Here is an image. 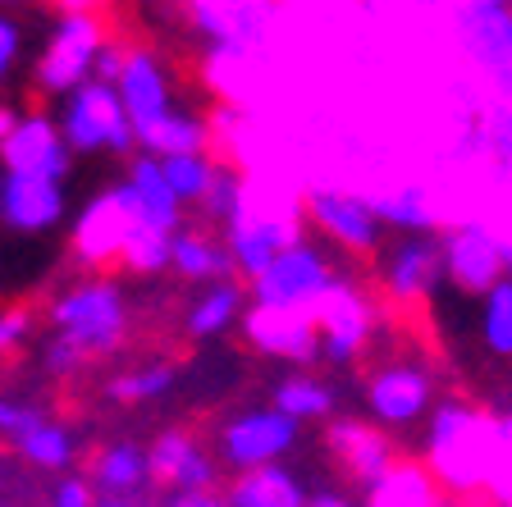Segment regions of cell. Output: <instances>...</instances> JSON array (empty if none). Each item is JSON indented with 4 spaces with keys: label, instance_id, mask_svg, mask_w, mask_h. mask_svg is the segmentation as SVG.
I'll use <instances>...</instances> for the list:
<instances>
[{
    "label": "cell",
    "instance_id": "8",
    "mask_svg": "<svg viewBox=\"0 0 512 507\" xmlns=\"http://www.w3.org/2000/svg\"><path fill=\"white\" fill-rule=\"evenodd\" d=\"M439 279H448V247L444 238H430V233L403 238L384 261V293L394 302H421L439 288Z\"/></svg>",
    "mask_w": 512,
    "mask_h": 507
},
{
    "label": "cell",
    "instance_id": "24",
    "mask_svg": "<svg viewBox=\"0 0 512 507\" xmlns=\"http://www.w3.org/2000/svg\"><path fill=\"white\" fill-rule=\"evenodd\" d=\"M138 142H142V147H147L156 160H170V156H202L206 128L197 124V119H188V115H170V119H160L156 128H147Z\"/></svg>",
    "mask_w": 512,
    "mask_h": 507
},
{
    "label": "cell",
    "instance_id": "14",
    "mask_svg": "<svg viewBox=\"0 0 512 507\" xmlns=\"http://www.w3.org/2000/svg\"><path fill=\"white\" fill-rule=\"evenodd\" d=\"M64 215V192L60 183L37 179V174H5L0 179V220L14 224L23 233H42L60 224Z\"/></svg>",
    "mask_w": 512,
    "mask_h": 507
},
{
    "label": "cell",
    "instance_id": "10",
    "mask_svg": "<svg viewBox=\"0 0 512 507\" xmlns=\"http://www.w3.org/2000/svg\"><path fill=\"white\" fill-rule=\"evenodd\" d=\"M298 439V421H288L284 412H247L238 421L224 425V457L247 471H266L275 457H284Z\"/></svg>",
    "mask_w": 512,
    "mask_h": 507
},
{
    "label": "cell",
    "instance_id": "21",
    "mask_svg": "<svg viewBox=\"0 0 512 507\" xmlns=\"http://www.w3.org/2000/svg\"><path fill=\"white\" fill-rule=\"evenodd\" d=\"M229 265H234V256H229V247L215 243V238H206V233H197V229L174 233V270H179V275L224 284Z\"/></svg>",
    "mask_w": 512,
    "mask_h": 507
},
{
    "label": "cell",
    "instance_id": "39",
    "mask_svg": "<svg viewBox=\"0 0 512 507\" xmlns=\"http://www.w3.org/2000/svg\"><path fill=\"white\" fill-rule=\"evenodd\" d=\"M170 507H229V503H220L215 494H179Z\"/></svg>",
    "mask_w": 512,
    "mask_h": 507
},
{
    "label": "cell",
    "instance_id": "38",
    "mask_svg": "<svg viewBox=\"0 0 512 507\" xmlns=\"http://www.w3.org/2000/svg\"><path fill=\"white\" fill-rule=\"evenodd\" d=\"M51 507H96V503H92V489H87L83 480H64V485L55 489Z\"/></svg>",
    "mask_w": 512,
    "mask_h": 507
},
{
    "label": "cell",
    "instance_id": "19",
    "mask_svg": "<svg viewBox=\"0 0 512 507\" xmlns=\"http://www.w3.org/2000/svg\"><path fill=\"white\" fill-rule=\"evenodd\" d=\"M147 476H151V457L142 453L138 444L106 448V453L96 457V466H92V480H96V489H101L106 498H128L133 489L147 485Z\"/></svg>",
    "mask_w": 512,
    "mask_h": 507
},
{
    "label": "cell",
    "instance_id": "23",
    "mask_svg": "<svg viewBox=\"0 0 512 507\" xmlns=\"http://www.w3.org/2000/svg\"><path fill=\"white\" fill-rule=\"evenodd\" d=\"M371 211L380 224H394L403 233H430L435 229V206H430L426 188H398L389 197H375Z\"/></svg>",
    "mask_w": 512,
    "mask_h": 507
},
{
    "label": "cell",
    "instance_id": "13",
    "mask_svg": "<svg viewBox=\"0 0 512 507\" xmlns=\"http://www.w3.org/2000/svg\"><path fill=\"white\" fill-rule=\"evenodd\" d=\"M243 329L261 352L270 357H293L311 361L320 352V325L316 311H275V307H252L243 316Z\"/></svg>",
    "mask_w": 512,
    "mask_h": 507
},
{
    "label": "cell",
    "instance_id": "34",
    "mask_svg": "<svg viewBox=\"0 0 512 507\" xmlns=\"http://www.w3.org/2000/svg\"><path fill=\"white\" fill-rule=\"evenodd\" d=\"M42 425V416L32 412V407H19V402H5L0 398V434H14V439H23V434H32Z\"/></svg>",
    "mask_w": 512,
    "mask_h": 507
},
{
    "label": "cell",
    "instance_id": "15",
    "mask_svg": "<svg viewBox=\"0 0 512 507\" xmlns=\"http://www.w3.org/2000/svg\"><path fill=\"white\" fill-rule=\"evenodd\" d=\"M119 101H124L128 119H133V133H147V128H156L160 119H170V83H165V74H160L156 55L147 51H133L128 55V69L124 78H119Z\"/></svg>",
    "mask_w": 512,
    "mask_h": 507
},
{
    "label": "cell",
    "instance_id": "3",
    "mask_svg": "<svg viewBox=\"0 0 512 507\" xmlns=\"http://www.w3.org/2000/svg\"><path fill=\"white\" fill-rule=\"evenodd\" d=\"M101 51H106V32H101V23L74 5V10H64L60 28L51 32V46H46L42 64H37V83H42L46 92H69L74 96L78 87L87 83V74L96 69Z\"/></svg>",
    "mask_w": 512,
    "mask_h": 507
},
{
    "label": "cell",
    "instance_id": "18",
    "mask_svg": "<svg viewBox=\"0 0 512 507\" xmlns=\"http://www.w3.org/2000/svg\"><path fill=\"white\" fill-rule=\"evenodd\" d=\"M128 188H133V197H138V206H142V220H147L151 229L179 233V206H183V201L174 197V188L165 183L156 156H138V160H133V169H128Z\"/></svg>",
    "mask_w": 512,
    "mask_h": 507
},
{
    "label": "cell",
    "instance_id": "4",
    "mask_svg": "<svg viewBox=\"0 0 512 507\" xmlns=\"http://www.w3.org/2000/svg\"><path fill=\"white\" fill-rule=\"evenodd\" d=\"M293 247H302V220L293 206H270V211L243 206V215L229 224V256L243 275H252V284Z\"/></svg>",
    "mask_w": 512,
    "mask_h": 507
},
{
    "label": "cell",
    "instance_id": "25",
    "mask_svg": "<svg viewBox=\"0 0 512 507\" xmlns=\"http://www.w3.org/2000/svg\"><path fill=\"white\" fill-rule=\"evenodd\" d=\"M197 23L202 32H211L220 46H252V37L261 28V10H247V5H197Z\"/></svg>",
    "mask_w": 512,
    "mask_h": 507
},
{
    "label": "cell",
    "instance_id": "31",
    "mask_svg": "<svg viewBox=\"0 0 512 507\" xmlns=\"http://www.w3.org/2000/svg\"><path fill=\"white\" fill-rule=\"evenodd\" d=\"M480 142L494 156L499 179H512V101H494L490 115L480 119Z\"/></svg>",
    "mask_w": 512,
    "mask_h": 507
},
{
    "label": "cell",
    "instance_id": "37",
    "mask_svg": "<svg viewBox=\"0 0 512 507\" xmlns=\"http://www.w3.org/2000/svg\"><path fill=\"white\" fill-rule=\"evenodd\" d=\"M23 334H28V316L23 311H0V352H10Z\"/></svg>",
    "mask_w": 512,
    "mask_h": 507
},
{
    "label": "cell",
    "instance_id": "12",
    "mask_svg": "<svg viewBox=\"0 0 512 507\" xmlns=\"http://www.w3.org/2000/svg\"><path fill=\"white\" fill-rule=\"evenodd\" d=\"M0 160L10 165V174H37V179L60 183L69 174V142L60 124H51L46 115H28L10 142H0Z\"/></svg>",
    "mask_w": 512,
    "mask_h": 507
},
{
    "label": "cell",
    "instance_id": "30",
    "mask_svg": "<svg viewBox=\"0 0 512 507\" xmlns=\"http://www.w3.org/2000/svg\"><path fill=\"white\" fill-rule=\"evenodd\" d=\"M19 453L28 457L32 466L55 471V466H69V457H74V439H69V430H64V425L42 421L32 434H23V439H19Z\"/></svg>",
    "mask_w": 512,
    "mask_h": 507
},
{
    "label": "cell",
    "instance_id": "27",
    "mask_svg": "<svg viewBox=\"0 0 512 507\" xmlns=\"http://www.w3.org/2000/svg\"><path fill=\"white\" fill-rule=\"evenodd\" d=\"M119 261H124L133 275H156V270L174 265V233H160V229H151V224H138V229L128 233Z\"/></svg>",
    "mask_w": 512,
    "mask_h": 507
},
{
    "label": "cell",
    "instance_id": "40",
    "mask_svg": "<svg viewBox=\"0 0 512 507\" xmlns=\"http://www.w3.org/2000/svg\"><path fill=\"white\" fill-rule=\"evenodd\" d=\"M19 124H23V119L14 115V110L0 106V142H10V138H14V128H19Z\"/></svg>",
    "mask_w": 512,
    "mask_h": 507
},
{
    "label": "cell",
    "instance_id": "1",
    "mask_svg": "<svg viewBox=\"0 0 512 507\" xmlns=\"http://www.w3.org/2000/svg\"><path fill=\"white\" fill-rule=\"evenodd\" d=\"M60 133L69 142V151H124L138 142L133 133V119H128L124 101H119V87L110 83H83L69 101H64L60 115Z\"/></svg>",
    "mask_w": 512,
    "mask_h": 507
},
{
    "label": "cell",
    "instance_id": "28",
    "mask_svg": "<svg viewBox=\"0 0 512 507\" xmlns=\"http://www.w3.org/2000/svg\"><path fill=\"white\" fill-rule=\"evenodd\" d=\"M238 311H243V288L224 279V284H215L211 293L192 307L188 329H192V334H202V338L206 334H220L224 325H234V320H238Z\"/></svg>",
    "mask_w": 512,
    "mask_h": 507
},
{
    "label": "cell",
    "instance_id": "11",
    "mask_svg": "<svg viewBox=\"0 0 512 507\" xmlns=\"http://www.w3.org/2000/svg\"><path fill=\"white\" fill-rule=\"evenodd\" d=\"M316 325H320V352H325V361H339L343 366V361H352L362 352L366 334H371V307H366V297L348 279H339L330 293L320 297Z\"/></svg>",
    "mask_w": 512,
    "mask_h": 507
},
{
    "label": "cell",
    "instance_id": "2",
    "mask_svg": "<svg viewBox=\"0 0 512 507\" xmlns=\"http://www.w3.org/2000/svg\"><path fill=\"white\" fill-rule=\"evenodd\" d=\"M60 338H69L78 352H110L124 334V302H119V288L106 279H92V284L64 293L51 311Z\"/></svg>",
    "mask_w": 512,
    "mask_h": 507
},
{
    "label": "cell",
    "instance_id": "6",
    "mask_svg": "<svg viewBox=\"0 0 512 507\" xmlns=\"http://www.w3.org/2000/svg\"><path fill=\"white\" fill-rule=\"evenodd\" d=\"M138 224H147V220H142V206H138V197H133L128 183L101 192V197L83 211V220H78V229H74L78 261L83 265H106V261H115V256H124L128 233L138 229Z\"/></svg>",
    "mask_w": 512,
    "mask_h": 507
},
{
    "label": "cell",
    "instance_id": "22",
    "mask_svg": "<svg viewBox=\"0 0 512 507\" xmlns=\"http://www.w3.org/2000/svg\"><path fill=\"white\" fill-rule=\"evenodd\" d=\"M480 343L490 357L512 361V270L480 297Z\"/></svg>",
    "mask_w": 512,
    "mask_h": 507
},
{
    "label": "cell",
    "instance_id": "20",
    "mask_svg": "<svg viewBox=\"0 0 512 507\" xmlns=\"http://www.w3.org/2000/svg\"><path fill=\"white\" fill-rule=\"evenodd\" d=\"M229 507H311L302 485L279 466H266V471H247L243 480L229 494Z\"/></svg>",
    "mask_w": 512,
    "mask_h": 507
},
{
    "label": "cell",
    "instance_id": "35",
    "mask_svg": "<svg viewBox=\"0 0 512 507\" xmlns=\"http://www.w3.org/2000/svg\"><path fill=\"white\" fill-rule=\"evenodd\" d=\"M78 361H83V352H78L69 338H55L51 348H46V370H55V375H69Z\"/></svg>",
    "mask_w": 512,
    "mask_h": 507
},
{
    "label": "cell",
    "instance_id": "33",
    "mask_svg": "<svg viewBox=\"0 0 512 507\" xmlns=\"http://www.w3.org/2000/svg\"><path fill=\"white\" fill-rule=\"evenodd\" d=\"M174 384V370L170 366H151V370H133V375H119L110 384L119 402H142V398H160V393H170Z\"/></svg>",
    "mask_w": 512,
    "mask_h": 507
},
{
    "label": "cell",
    "instance_id": "32",
    "mask_svg": "<svg viewBox=\"0 0 512 507\" xmlns=\"http://www.w3.org/2000/svg\"><path fill=\"white\" fill-rule=\"evenodd\" d=\"M192 453H197V444H192L188 434H160L156 444H151V476L170 480V485H179L183 466L192 462Z\"/></svg>",
    "mask_w": 512,
    "mask_h": 507
},
{
    "label": "cell",
    "instance_id": "16",
    "mask_svg": "<svg viewBox=\"0 0 512 507\" xmlns=\"http://www.w3.org/2000/svg\"><path fill=\"white\" fill-rule=\"evenodd\" d=\"M307 211H311V220L330 233L339 247H348V252H371V247L380 243V220H375L371 201H362V197L316 192V197L307 201Z\"/></svg>",
    "mask_w": 512,
    "mask_h": 507
},
{
    "label": "cell",
    "instance_id": "41",
    "mask_svg": "<svg viewBox=\"0 0 512 507\" xmlns=\"http://www.w3.org/2000/svg\"><path fill=\"white\" fill-rule=\"evenodd\" d=\"M96 507H138V503H133V498H101Z\"/></svg>",
    "mask_w": 512,
    "mask_h": 507
},
{
    "label": "cell",
    "instance_id": "26",
    "mask_svg": "<svg viewBox=\"0 0 512 507\" xmlns=\"http://www.w3.org/2000/svg\"><path fill=\"white\" fill-rule=\"evenodd\" d=\"M160 174H165V183L174 188L179 201H206L215 179H220V169L206 156H170V160H160Z\"/></svg>",
    "mask_w": 512,
    "mask_h": 507
},
{
    "label": "cell",
    "instance_id": "17",
    "mask_svg": "<svg viewBox=\"0 0 512 507\" xmlns=\"http://www.w3.org/2000/svg\"><path fill=\"white\" fill-rule=\"evenodd\" d=\"M330 444H334V453L343 457V466H348L352 476L366 480L371 489L398 471L394 453H389V444H384V434L366 430V425H357V421H339V425H334Z\"/></svg>",
    "mask_w": 512,
    "mask_h": 507
},
{
    "label": "cell",
    "instance_id": "29",
    "mask_svg": "<svg viewBox=\"0 0 512 507\" xmlns=\"http://www.w3.org/2000/svg\"><path fill=\"white\" fill-rule=\"evenodd\" d=\"M330 407H334V393L320 380H307V375L284 380L275 389V412H284L288 421H311V416H325Z\"/></svg>",
    "mask_w": 512,
    "mask_h": 507
},
{
    "label": "cell",
    "instance_id": "9",
    "mask_svg": "<svg viewBox=\"0 0 512 507\" xmlns=\"http://www.w3.org/2000/svg\"><path fill=\"white\" fill-rule=\"evenodd\" d=\"M366 402H371V412L380 416L384 425H412L430 412L435 380H430V370L412 366V361H394V366H384L371 375Z\"/></svg>",
    "mask_w": 512,
    "mask_h": 507
},
{
    "label": "cell",
    "instance_id": "36",
    "mask_svg": "<svg viewBox=\"0 0 512 507\" xmlns=\"http://www.w3.org/2000/svg\"><path fill=\"white\" fill-rule=\"evenodd\" d=\"M14 55H19V23H14V19H5V14H0V78L10 74Z\"/></svg>",
    "mask_w": 512,
    "mask_h": 507
},
{
    "label": "cell",
    "instance_id": "7",
    "mask_svg": "<svg viewBox=\"0 0 512 507\" xmlns=\"http://www.w3.org/2000/svg\"><path fill=\"white\" fill-rule=\"evenodd\" d=\"M448 247V279L471 297H485L503 275L512 270V247L499 243L490 229L480 224H462L444 238Z\"/></svg>",
    "mask_w": 512,
    "mask_h": 507
},
{
    "label": "cell",
    "instance_id": "5",
    "mask_svg": "<svg viewBox=\"0 0 512 507\" xmlns=\"http://www.w3.org/2000/svg\"><path fill=\"white\" fill-rule=\"evenodd\" d=\"M339 284L334 265L316 252V247H293L284 252L266 275L256 279V307H275V311H316L320 297Z\"/></svg>",
    "mask_w": 512,
    "mask_h": 507
}]
</instances>
